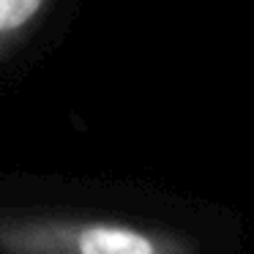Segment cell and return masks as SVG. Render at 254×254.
<instances>
[{"label":"cell","mask_w":254,"mask_h":254,"mask_svg":"<svg viewBox=\"0 0 254 254\" xmlns=\"http://www.w3.org/2000/svg\"><path fill=\"white\" fill-rule=\"evenodd\" d=\"M52 0H0V61L36 28Z\"/></svg>","instance_id":"obj_2"},{"label":"cell","mask_w":254,"mask_h":254,"mask_svg":"<svg viewBox=\"0 0 254 254\" xmlns=\"http://www.w3.org/2000/svg\"><path fill=\"white\" fill-rule=\"evenodd\" d=\"M77 249L79 254H156L145 235L110 224L85 227L77 235Z\"/></svg>","instance_id":"obj_1"}]
</instances>
